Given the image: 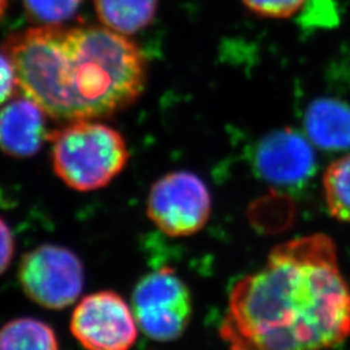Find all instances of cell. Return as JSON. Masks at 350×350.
I'll return each instance as SVG.
<instances>
[{
	"label": "cell",
	"mask_w": 350,
	"mask_h": 350,
	"mask_svg": "<svg viewBox=\"0 0 350 350\" xmlns=\"http://www.w3.org/2000/svg\"><path fill=\"white\" fill-rule=\"evenodd\" d=\"M157 7L159 0H95L101 24L126 37L150 25Z\"/></svg>",
	"instance_id": "cell-11"
},
{
	"label": "cell",
	"mask_w": 350,
	"mask_h": 350,
	"mask_svg": "<svg viewBox=\"0 0 350 350\" xmlns=\"http://www.w3.org/2000/svg\"><path fill=\"white\" fill-rule=\"evenodd\" d=\"M304 126L309 140L327 150L350 148V105L332 98H319L305 111Z\"/></svg>",
	"instance_id": "cell-10"
},
{
	"label": "cell",
	"mask_w": 350,
	"mask_h": 350,
	"mask_svg": "<svg viewBox=\"0 0 350 350\" xmlns=\"http://www.w3.org/2000/svg\"><path fill=\"white\" fill-rule=\"evenodd\" d=\"M27 99L56 121L111 117L138 100L147 82L142 51L105 26L39 25L5 40Z\"/></svg>",
	"instance_id": "cell-2"
},
{
	"label": "cell",
	"mask_w": 350,
	"mask_h": 350,
	"mask_svg": "<svg viewBox=\"0 0 350 350\" xmlns=\"http://www.w3.org/2000/svg\"><path fill=\"white\" fill-rule=\"evenodd\" d=\"M133 313L152 340L167 342L180 338L192 315L187 284L170 267L143 276L133 292Z\"/></svg>",
	"instance_id": "cell-4"
},
{
	"label": "cell",
	"mask_w": 350,
	"mask_h": 350,
	"mask_svg": "<svg viewBox=\"0 0 350 350\" xmlns=\"http://www.w3.org/2000/svg\"><path fill=\"white\" fill-rule=\"evenodd\" d=\"M49 140L55 173L75 191L108 186L129 161L124 137L96 120L69 122L52 131Z\"/></svg>",
	"instance_id": "cell-3"
},
{
	"label": "cell",
	"mask_w": 350,
	"mask_h": 350,
	"mask_svg": "<svg viewBox=\"0 0 350 350\" xmlns=\"http://www.w3.org/2000/svg\"><path fill=\"white\" fill-rule=\"evenodd\" d=\"M252 165L266 183L300 189L315 173L317 159L312 142L287 127L267 134L256 144Z\"/></svg>",
	"instance_id": "cell-8"
},
{
	"label": "cell",
	"mask_w": 350,
	"mask_h": 350,
	"mask_svg": "<svg viewBox=\"0 0 350 350\" xmlns=\"http://www.w3.org/2000/svg\"><path fill=\"white\" fill-rule=\"evenodd\" d=\"M7 0H0V20L3 18V16H4V13H5V10H7Z\"/></svg>",
	"instance_id": "cell-18"
},
{
	"label": "cell",
	"mask_w": 350,
	"mask_h": 350,
	"mask_svg": "<svg viewBox=\"0 0 350 350\" xmlns=\"http://www.w3.org/2000/svg\"><path fill=\"white\" fill-rule=\"evenodd\" d=\"M221 338L230 350H329L350 336V287L332 239L289 240L231 289Z\"/></svg>",
	"instance_id": "cell-1"
},
{
	"label": "cell",
	"mask_w": 350,
	"mask_h": 350,
	"mask_svg": "<svg viewBox=\"0 0 350 350\" xmlns=\"http://www.w3.org/2000/svg\"><path fill=\"white\" fill-rule=\"evenodd\" d=\"M24 293L38 305L60 310L72 305L83 288V266L72 250L42 244L27 252L18 267Z\"/></svg>",
	"instance_id": "cell-6"
},
{
	"label": "cell",
	"mask_w": 350,
	"mask_h": 350,
	"mask_svg": "<svg viewBox=\"0 0 350 350\" xmlns=\"http://www.w3.org/2000/svg\"><path fill=\"white\" fill-rule=\"evenodd\" d=\"M70 329L88 350H130L138 338L135 315L112 291L96 292L81 301L72 315Z\"/></svg>",
	"instance_id": "cell-7"
},
{
	"label": "cell",
	"mask_w": 350,
	"mask_h": 350,
	"mask_svg": "<svg viewBox=\"0 0 350 350\" xmlns=\"http://www.w3.org/2000/svg\"><path fill=\"white\" fill-rule=\"evenodd\" d=\"M325 205L329 214L350 224V154L331 163L323 175Z\"/></svg>",
	"instance_id": "cell-13"
},
{
	"label": "cell",
	"mask_w": 350,
	"mask_h": 350,
	"mask_svg": "<svg viewBox=\"0 0 350 350\" xmlns=\"http://www.w3.org/2000/svg\"><path fill=\"white\" fill-rule=\"evenodd\" d=\"M18 88L17 77L10 57L1 51L0 52V105L10 100Z\"/></svg>",
	"instance_id": "cell-16"
},
{
	"label": "cell",
	"mask_w": 350,
	"mask_h": 350,
	"mask_svg": "<svg viewBox=\"0 0 350 350\" xmlns=\"http://www.w3.org/2000/svg\"><path fill=\"white\" fill-rule=\"evenodd\" d=\"M0 350H59V342L50 325L20 318L0 328Z\"/></svg>",
	"instance_id": "cell-12"
},
{
	"label": "cell",
	"mask_w": 350,
	"mask_h": 350,
	"mask_svg": "<svg viewBox=\"0 0 350 350\" xmlns=\"http://www.w3.org/2000/svg\"><path fill=\"white\" fill-rule=\"evenodd\" d=\"M83 0H24L26 12L40 25H62L75 16Z\"/></svg>",
	"instance_id": "cell-14"
},
{
	"label": "cell",
	"mask_w": 350,
	"mask_h": 350,
	"mask_svg": "<svg viewBox=\"0 0 350 350\" xmlns=\"http://www.w3.org/2000/svg\"><path fill=\"white\" fill-rule=\"evenodd\" d=\"M46 113L26 96L0 109V150L13 159H27L42 148L47 133Z\"/></svg>",
	"instance_id": "cell-9"
},
{
	"label": "cell",
	"mask_w": 350,
	"mask_h": 350,
	"mask_svg": "<svg viewBox=\"0 0 350 350\" xmlns=\"http://www.w3.org/2000/svg\"><path fill=\"white\" fill-rule=\"evenodd\" d=\"M14 254V239L8 225L0 218V275L8 269Z\"/></svg>",
	"instance_id": "cell-17"
},
{
	"label": "cell",
	"mask_w": 350,
	"mask_h": 350,
	"mask_svg": "<svg viewBox=\"0 0 350 350\" xmlns=\"http://www.w3.org/2000/svg\"><path fill=\"white\" fill-rule=\"evenodd\" d=\"M212 213L211 192L200 176L186 170L163 175L150 187L147 214L163 234L182 238L199 232Z\"/></svg>",
	"instance_id": "cell-5"
},
{
	"label": "cell",
	"mask_w": 350,
	"mask_h": 350,
	"mask_svg": "<svg viewBox=\"0 0 350 350\" xmlns=\"http://www.w3.org/2000/svg\"><path fill=\"white\" fill-rule=\"evenodd\" d=\"M256 14L269 18H288L293 16L306 0H241Z\"/></svg>",
	"instance_id": "cell-15"
}]
</instances>
